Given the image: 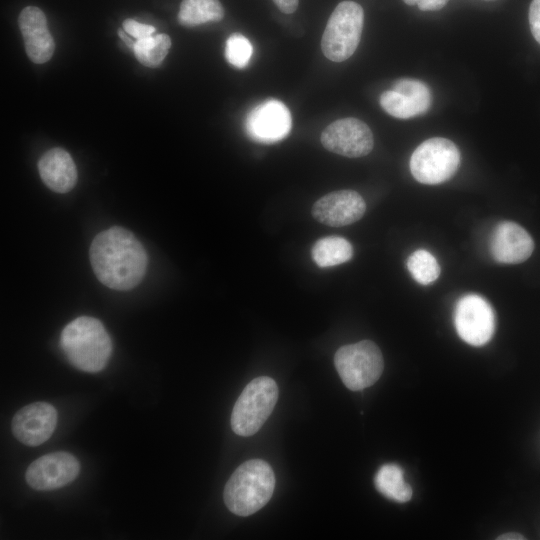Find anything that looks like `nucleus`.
Returning a JSON list of instances; mask_svg holds the SVG:
<instances>
[{"instance_id": "4", "label": "nucleus", "mask_w": 540, "mask_h": 540, "mask_svg": "<svg viewBox=\"0 0 540 540\" xmlns=\"http://www.w3.org/2000/svg\"><path fill=\"white\" fill-rule=\"evenodd\" d=\"M278 399V386L274 379L260 376L250 381L236 400L232 414V430L240 436L258 432L272 413Z\"/></svg>"}, {"instance_id": "25", "label": "nucleus", "mask_w": 540, "mask_h": 540, "mask_svg": "<svg viewBox=\"0 0 540 540\" xmlns=\"http://www.w3.org/2000/svg\"><path fill=\"white\" fill-rule=\"evenodd\" d=\"M529 24L532 35L540 44V0H533L530 4Z\"/></svg>"}, {"instance_id": "30", "label": "nucleus", "mask_w": 540, "mask_h": 540, "mask_svg": "<svg viewBox=\"0 0 540 540\" xmlns=\"http://www.w3.org/2000/svg\"><path fill=\"white\" fill-rule=\"evenodd\" d=\"M404 3H406L407 5H417V3L419 2V0H403Z\"/></svg>"}, {"instance_id": "19", "label": "nucleus", "mask_w": 540, "mask_h": 540, "mask_svg": "<svg viewBox=\"0 0 540 540\" xmlns=\"http://www.w3.org/2000/svg\"><path fill=\"white\" fill-rule=\"evenodd\" d=\"M223 17L224 9L219 0H182L178 12V22L187 27L218 22Z\"/></svg>"}, {"instance_id": "6", "label": "nucleus", "mask_w": 540, "mask_h": 540, "mask_svg": "<svg viewBox=\"0 0 540 540\" xmlns=\"http://www.w3.org/2000/svg\"><path fill=\"white\" fill-rule=\"evenodd\" d=\"M334 364L342 382L352 391L373 385L384 367L379 347L370 340L340 347L334 355Z\"/></svg>"}, {"instance_id": "26", "label": "nucleus", "mask_w": 540, "mask_h": 540, "mask_svg": "<svg viewBox=\"0 0 540 540\" xmlns=\"http://www.w3.org/2000/svg\"><path fill=\"white\" fill-rule=\"evenodd\" d=\"M448 0H419L417 6L422 11H435L443 8Z\"/></svg>"}, {"instance_id": "29", "label": "nucleus", "mask_w": 540, "mask_h": 540, "mask_svg": "<svg viewBox=\"0 0 540 540\" xmlns=\"http://www.w3.org/2000/svg\"><path fill=\"white\" fill-rule=\"evenodd\" d=\"M497 539H499V540H523V539H525V537H523L521 534H518V533H507V534L501 535Z\"/></svg>"}, {"instance_id": "17", "label": "nucleus", "mask_w": 540, "mask_h": 540, "mask_svg": "<svg viewBox=\"0 0 540 540\" xmlns=\"http://www.w3.org/2000/svg\"><path fill=\"white\" fill-rule=\"evenodd\" d=\"M38 170L46 186L57 193L69 192L77 182V169L71 155L59 147L42 155Z\"/></svg>"}, {"instance_id": "10", "label": "nucleus", "mask_w": 540, "mask_h": 540, "mask_svg": "<svg viewBox=\"0 0 540 540\" xmlns=\"http://www.w3.org/2000/svg\"><path fill=\"white\" fill-rule=\"evenodd\" d=\"M80 464L75 456L65 451L43 455L27 468V484L39 491L64 487L76 479Z\"/></svg>"}, {"instance_id": "24", "label": "nucleus", "mask_w": 540, "mask_h": 540, "mask_svg": "<svg viewBox=\"0 0 540 540\" xmlns=\"http://www.w3.org/2000/svg\"><path fill=\"white\" fill-rule=\"evenodd\" d=\"M123 29L136 40L151 36L155 32V28L152 25L143 24L133 19H126L123 22Z\"/></svg>"}, {"instance_id": "8", "label": "nucleus", "mask_w": 540, "mask_h": 540, "mask_svg": "<svg viewBox=\"0 0 540 540\" xmlns=\"http://www.w3.org/2000/svg\"><path fill=\"white\" fill-rule=\"evenodd\" d=\"M454 325L459 337L472 346L489 342L495 331V314L483 297L468 294L455 306Z\"/></svg>"}, {"instance_id": "11", "label": "nucleus", "mask_w": 540, "mask_h": 540, "mask_svg": "<svg viewBox=\"0 0 540 540\" xmlns=\"http://www.w3.org/2000/svg\"><path fill=\"white\" fill-rule=\"evenodd\" d=\"M292 128L291 113L279 100L268 99L254 107L245 120L247 135L260 143H276L284 139Z\"/></svg>"}, {"instance_id": "27", "label": "nucleus", "mask_w": 540, "mask_h": 540, "mask_svg": "<svg viewBox=\"0 0 540 540\" xmlns=\"http://www.w3.org/2000/svg\"><path fill=\"white\" fill-rule=\"evenodd\" d=\"M275 5L279 8L280 11L283 13H293L297 7L299 0H273Z\"/></svg>"}, {"instance_id": "21", "label": "nucleus", "mask_w": 540, "mask_h": 540, "mask_svg": "<svg viewBox=\"0 0 540 540\" xmlns=\"http://www.w3.org/2000/svg\"><path fill=\"white\" fill-rule=\"evenodd\" d=\"M170 47L171 39L167 34H153L136 40L133 52L142 65L155 68L163 62Z\"/></svg>"}, {"instance_id": "2", "label": "nucleus", "mask_w": 540, "mask_h": 540, "mask_svg": "<svg viewBox=\"0 0 540 540\" xmlns=\"http://www.w3.org/2000/svg\"><path fill=\"white\" fill-rule=\"evenodd\" d=\"M60 346L75 368L89 373L103 370L112 352V342L105 327L89 316L78 317L64 327Z\"/></svg>"}, {"instance_id": "13", "label": "nucleus", "mask_w": 540, "mask_h": 540, "mask_svg": "<svg viewBox=\"0 0 540 540\" xmlns=\"http://www.w3.org/2000/svg\"><path fill=\"white\" fill-rule=\"evenodd\" d=\"M57 411L47 402H34L19 409L12 419L13 435L27 446H39L53 434Z\"/></svg>"}, {"instance_id": "14", "label": "nucleus", "mask_w": 540, "mask_h": 540, "mask_svg": "<svg viewBox=\"0 0 540 540\" xmlns=\"http://www.w3.org/2000/svg\"><path fill=\"white\" fill-rule=\"evenodd\" d=\"M365 210V201L359 193L338 190L318 199L312 207V215L322 224L341 227L358 221Z\"/></svg>"}, {"instance_id": "15", "label": "nucleus", "mask_w": 540, "mask_h": 540, "mask_svg": "<svg viewBox=\"0 0 540 540\" xmlns=\"http://www.w3.org/2000/svg\"><path fill=\"white\" fill-rule=\"evenodd\" d=\"M18 24L30 60L36 64L50 60L55 43L48 30L44 12L38 7L27 6L20 12Z\"/></svg>"}, {"instance_id": "20", "label": "nucleus", "mask_w": 540, "mask_h": 540, "mask_svg": "<svg viewBox=\"0 0 540 540\" xmlns=\"http://www.w3.org/2000/svg\"><path fill=\"white\" fill-rule=\"evenodd\" d=\"M311 255L319 267H330L347 262L352 258V245L340 236H327L317 240Z\"/></svg>"}, {"instance_id": "16", "label": "nucleus", "mask_w": 540, "mask_h": 540, "mask_svg": "<svg viewBox=\"0 0 540 540\" xmlns=\"http://www.w3.org/2000/svg\"><path fill=\"white\" fill-rule=\"evenodd\" d=\"M533 249L534 242L530 234L512 221L499 223L491 236V255L499 263H521L530 257Z\"/></svg>"}, {"instance_id": "23", "label": "nucleus", "mask_w": 540, "mask_h": 540, "mask_svg": "<svg viewBox=\"0 0 540 540\" xmlns=\"http://www.w3.org/2000/svg\"><path fill=\"white\" fill-rule=\"evenodd\" d=\"M253 54L250 41L240 33L231 34L225 45V57L228 63L237 68H244Z\"/></svg>"}, {"instance_id": "9", "label": "nucleus", "mask_w": 540, "mask_h": 540, "mask_svg": "<svg viewBox=\"0 0 540 540\" xmlns=\"http://www.w3.org/2000/svg\"><path fill=\"white\" fill-rule=\"evenodd\" d=\"M321 143L330 152L350 157H362L371 152L374 138L363 121L348 117L334 121L321 134Z\"/></svg>"}, {"instance_id": "28", "label": "nucleus", "mask_w": 540, "mask_h": 540, "mask_svg": "<svg viewBox=\"0 0 540 540\" xmlns=\"http://www.w3.org/2000/svg\"><path fill=\"white\" fill-rule=\"evenodd\" d=\"M119 37L124 41V43L133 50L135 42L128 36L124 29L118 30Z\"/></svg>"}, {"instance_id": "3", "label": "nucleus", "mask_w": 540, "mask_h": 540, "mask_svg": "<svg viewBox=\"0 0 540 540\" xmlns=\"http://www.w3.org/2000/svg\"><path fill=\"white\" fill-rule=\"evenodd\" d=\"M275 475L264 460L251 459L242 463L230 476L224 488L227 508L238 516L254 514L271 499Z\"/></svg>"}, {"instance_id": "7", "label": "nucleus", "mask_w": 540, "mask_h": 540, "mask_svg": "<svg viewBox=\"0 0 540 540\" xmlns=\"http://www.w3.org/2000/svg\"><path fill=\"white\" fill-rule=\"evenodd\" d=\"M460 164V152L449 139L434 137L422 142L412 153L410 171L422 184L436 185L449 180Z\"/></svg>"}, {"instance_id": "5", "label": "nucleus", "mask_w": 540, "mask_h": 540, "mask_svg": "<svg viewBox=\"0 0 540 540\" xmlns=\"http://www.w3.org/2000/svg\"><path fill=\"white\" fill-rule=\"evenodd\" d=\"M363 23L364 11L358 3L340 2L331 13L323 32V54L334 62L351 57L360 42Z\"/></svg>"}, {"instance_id": "1", "label": "nucleus", "mask_w": 540, "mask_h": 540, "mask_svg": "<svg viewBox=\"0 0 540 540\" xmlns=\"http://www.w3.org/2000/svg\"><path fill=\"white\" fill-rule=\"evenodd\" d=\"M89 253L96 277L111 289H132L145 275L147 253L134 234L123 227L114 226L97 234Z\"/></svg>"}, {"instance_id": "18", "label": "nucleus", "mask_w": 540, "mask_h": 540, "mask_svg": "<svg viewBox=\"0 0 540 540\" xmlns=\"http://www.w3.org/2000/svg\"><path fill=\"white\" fill-rule=\"evenodd\" d=\"M374 484L376 489L388 499L404 503L411 499L413 491L404 479V472L396 464H385L377 471Z\"/></svg>"}, {"instance_id": "12", "label": "nucleus", "mask_w": 540, "mask_h": 540, "mask_svg": "<svg viewBox=\"0 0 540 540\" xmlns=\"http://www.w3.org/2000/svg\"><path fill=\"white\" fill-rule=\"evenodd\" d=\"M380 105L389 115L409 119L426 113L432 103L429 87L422 81L401 78L393 83L392 90L380 96Z\"/></svg>"}, {"instance_id": "22", "label": "nucleus", "mask_w": 540, "mask_h": 540, "mask_svg": "<svg viewBox=\"0 0 540 540\" xmlns=\"http://www.w3.org/2000/svg\"><path fill=\"white\" fill-rule=\"evenodd\" d=\"M407 268L414 280L421 285L431 284L440 274L436 258L424 249H419L409 256Z\"/></svg>"}]
</instances>
